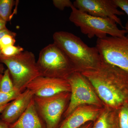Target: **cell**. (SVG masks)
Masks as SVG:
<instances>
[{"label":"cell","mask_w":128,"mask_h":128,"mask_svg":"<svg viewBox=\"0 0 128 128\" xmlns=\"http://www.w3.org/2000/svg\"><path fill=\"white\" fill-rule=\"evenodd\" d=\"M34 96L32 91L25 89L9 102L1 113L0 119L9 125L16 122L26 110Z\"/></svg>","instance_id":"cell-12"},{"label":"cell","mask_w":128,"mask_h":128,"mask_svg":"<svg viewBox=\"0 0 128 128\" xmlns=\"http://www.w3.org/2000/svg\"><path fill=\"white\" fill-rule=\"evenodd\" d=\"M93 124V122H88L79 128H92Z\"/></svg>","instance_id":"cell-26"},{"label":"cell","mask_w":128,"mask_h":128,"mask_svg":"<svg viewBox=\"0 0 128 128\" xmlns=\"http://www.w3.org/2000/svg\"><path fill=\"white\" fill-rule=\"evenodd\" d=\"M114 3L118 8H120L128 16V0H114ZM128 33V21L124 28Z\"/></svg>","instance_id":"cell-21"},{"label":"cell","mask_w":128,"mask_h":128,"mask_svg":"<svg viewBox=\"0 0 128 128\" xmlns=\"http://www.w3.org/2000/svg\"><path fill=\"white\" fill-rule=\"evenodd\" d=\"M92 128H120L119 110L104 106L100 114L93 122Z\"/></svg>","instance_id":"cell-14"},{"label":"cell","mask_w":128,"mask_h":128,"mask_svg":"<svg viewBox=\"0 0 128 128\" xmlns=\"http://www.w3.org/2000/svg\"><path fill=\"white\" fill-rule=\"evenodd\" d=\"M0 63L7 66L15 89L21 92L32 81L41 76L34 54L30 51H24L12 57L0 55Z\"/></svg>","instance_id":"cell-5"},{"label":"cell","mask_w":128,"mask_h":128,"mask_svg":"<svg viewBox=\"0 0 128 128\" xmlns=\"http://www.w3.org/2000/svg\"><path fill=\"white\" fill-rule=\"evenodd\" d=\"M103 107L92 105L79 106L65 118L57 128H79L88 122H94Z\"/></svg>","instance_id":"cell-11"},{"label":"cell","mask_w":128,"mask_h":128,"mask_svg":"<svg viewBox=\"0 0 128 128\" xmlns=\"http://www.w3.org/2000/svg\"><path fill=\"white\" fill-rule=\"evenodd\" d=\"M37 111L34 98L26 110L17 120L9 125V128H46Z\"/></svg>","instance_id":"cell-13"},{"label":"cell","mask_w":128,"mask_h":128,"mask_svg":"<svg viewBox=\"0 0 128 128\" xmlns=\"http://www.w3.org/2000/svg\"><path fill=\"white\" fill-rule=\"evenodd\" d=\"M37 64L41 76L67 80L75 67L63 50L54 43L44 48L40 52Z\"/></svg>","instance_id":"cell-4"},{"label":"cell","mask_w":128,"mask_h":128,"mask_svg":"<svg viewBox=\"0 0 128 128\" xmlns=\"http://www.w3.org/2000/svg\"><path fill=\"white\" fill-rule=\"evenodd\" d=\"M73 6L80 11L91 16L103 18H108L122 26L118 16L124 15L118 9L114 0H76Z\"/></svg>","instance_id":"cell-9"},{"label":"cell","mask_w":128,"mask_h":128,"mask_svg":"<svg viewBox=\"0 0 128 128\" xmlns=\"http://www.w3.org/2000/svg\"><path fill=\"white\" fill-rule=\"evenodd\" d=\"M16 34H6L2 37L0 41V48H2L11 45H14L16 43Z\"/></svg>","instance_id":"cell-20"},{"label":"cell","mask_w":128,"mask_h":128,"mask_svg":"<svg viewBox=\"0 0 128 128\" xmlns=\"http://www.w3.org/2000/svg\"><path fill=\"white\" fill-rule=\"evenodd\" d=\"M9 104V103L6 104V105H3V106L0 107V113H1L2 112V111H3V110H4V109L6 108V107L7 106L8 104Z\"/></svg>","instance_id":"cell-28"},{"label":"cell","mask_w":128,"mask_h":128,"mask_svg":"<svg viewBox=\"0 0 128 128\" xmlns=\"http://www.w3.org/2000/svg\"><path fill=\"white\" fill-rule=\"evenodd\" d=\"M96 47L105 62L128 72V34L98 38Z\"/></svg>","instance_id":"cell-8"},{"label":"cell","mask_w":128,"mask_h":128,"mask_svg":"<svg viewBox=\"0 0 128 128\" xmlns=\"http://www.w3.org/2000/svg\"><path fill=\"white\" fill-rule=\"evenodd\" d=\"M69 19L81 32L90 38L94 37L101 39L107 36L121 37L127 33L126 30L120 29L114 21L91 16L76 8L73 6Z\"/></svg>","instance_id":"cell-3"},{"label":"cell","mask_w":128,"mask_h":128,"mask_svg":"<svg viewBox=\"0 0 128 128\" xmlns=\"http://www.w3.org/2000/svg\"><path fill=\"white\" fill-rule=\"evenodd\" d=\"M119 119L120 128H128V103L119 109Z\"/></svg>","instance_id":"cell-19"},{"label":"cell","mask_w":128,"mask_h":128,"mask_svg":"<svg viewBox=\"0 0 128 128\" xmlns=\"http://www.w3.org/2000/svg\"><path fill=\"white\" fill-rule=\"evenodd\" d=\"M2 75H3V74L0 73V81L1 80L2 78Z\"/></svg>","instance_id":"cell-29"},{"label":"cell","mask_w":128,"mask_h":128,"mask_svg":"<svg viewBox=\"0 0 128 128\" xmlns=\"http://www.w3.org/2000/svg\"><path fill=\"white\" fill-rule=\"evenodd\" d=\"M53 3L55 7L61 10L66 7L71 8L73 6V3L70 0H54Z\"/></svg>","instance_id":"cell-22"},{"label":"cell","mask_w":128,"mask_h":128,"mask_svg":"<svg viewBox=\"0 0 128 128\" xmlns=\"http://www.w3.org/2000/svg\"><path fill=\"white\" fill-rule=\"evenodd\" d=\"M15 32L10 31L6 27L5 28L0 31V40L2 38V37L6 34H13ZM1 50L0 48V55H1Z\"/></svg>","instance_id":"cell-23"},{"label":"cell","mask_w":128,"mask_h":128,"mask_svg":"<svg viewBox=\"0 0 128 128\" xmlns=\"http://www.w3.org/2000/svg\"><path fill=\"white\" fill-rule=\"evenodd\" d=\"M15 89L9 70L6 69L4 71L0 82V91L9 92Z\"/></svg>","instance_id":"cell-16"},{"label":"cell","mask_w":128,"mask_h":128,"mask_svg":"<svg viewBox=\"0 0 128 128\" xmlns=\"http://www.w3.org/2000/svg\"><path fill=\"white\" fill-rule=\"evenodd\" d=\"M70 87V97L66 110L65 118L80 105H92L103 107V103L98 96L87 78L80 72H73L67 79Z\"/></svg>","instance_id":"cell-6"},{"label":"cell","mask_w":128,"mask_h":128,"mask_svg":"<svg viewBox=\"0 0 128 128\" xmlns=\"http://www.w3.org/2000/svg\"><path fill=\"white\" fill-rule=\"evenodd\" d=\"M81 73L91 84L104 106L119 110L128 103V72L103 60L95 68Z\"/></svg>","instance_id":"cell-1"},{"label":"cell","mask_w":128,"mask_h":128,"mask_svg":"<svg viewBox=\"0 0 128 128\" xmlns=\"http://www.w3.org/2000/svg\"><path fill=\"white\" fill-rule=\"evenodd\" d=\"M24 51V48L21 46L11 45L2 48L1 49V55L3 57H12L18 55Z\"/></svg>","instance_id":"cell-17"},{"label":"cell","mask_w":128,"mask_h":128,"mask_svg":"<svg viewBox=\"0 0 128 128\" xmlns=\"http://www.w3.org/2000/svg\"><path fill=\"white\" fill-rule=\"evenodd\" d=\"M6 22L0 17V31L6 28Z\"/></svg>","instance_id":"cell-24"},{"label":"cell","mask_w":128,"mask_h":128,"mask_svg":"<svg viewBox=\"0 0 128 128\" xmlns=\"http://www.w3.org/2000/svg\"><path fill=\"white\" fill-rule=\"evenodd\" d=\"M21 93L20 92L16 89L9 92H4L0 91V107L13 100Z\"/></svg>","instance_id":"cell-18"},{"label":"cell","mask_w":128,"mask_h":128,"mask_svg":"<svg viewBox=\"0 0 128 128\" xmlns=\"http://www.w3.org/2000/svg\"><path fill=\"white\" fill-rule=\"evenodd\" d=\"M54 43L70 58L76 71L92 70L103 60L96 47L88 46L79 37L69 32L60 31L53 36Z\"/></svg>","instance_id":"cell-2"},{"label":"cell","mask_w":128,"mask_h":128,"mask_svg":"<svg viewBox=\"0 0 128 128\" xmlns=\"http://www.w3.org/2000/svg\"><path fill=\"white\" fill-rule=\"evenodd\" d=\"M70 97V92H64L50 96H34L37 111L46 128H57L66 110Z\"/></svg>","instance_id":"cell-7"},{"label":"cell","mask_w":128,"mask_h":128,"mask_svg":"<svg viewBox=\"0 0 128 128\" xmlns=\"http://www.w3.org/2000/svg\"><path fill=\"white\" fill-rule=\"evenodd\" d=\"M9 124L0 119V128H9Z\"/></svg>","instance_id":"cell-25"},{"label":"cell","mask_w":128,"mask_h":128,"mask_svg":"<svg viewBox=\"0 0 128 128\" xmlns=\"http://www.w3.org/2000/svg\"><path fill=\"white\" fill-rule=\"evenodd\" d=\"M4 70V66L2 64L0 63V73L3 74Z\"/></svg>","instance_id":"cell-27"},{"label":"cell","mask_w":128,"mask_h":128,"mask_svg":"<svg viewBox=\"0 0 128 128\" xmlns=\"http://www.w3.org/2000/svg\"><path fill=\"white\" fill-rule=\"evenodd\" d=\"M32 91L34 96H50L64 92H70V87L66 79L40 76L30 82L26 89Z\"/></svg>","instance_id":"cell-10"},{"label":"cell","mask_w":128,"mask_h":128,"mask_svg":"<svg viewBox=\"0 0 128 128\" xmlns=\"http://www.w3.org/2000/svg\"><path fill=\"white\" fill-rule=\"evenodd\" d=\"M16 2L14 0H0V17L6 22L11 19L12 11Z\"/></svg>","instance_id":"cell-15"}]
</instances>
